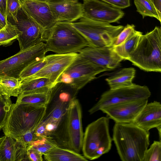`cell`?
Listing matches in <instances>:
<instances>
[{
    "label": "cell",
    "instance_id": "6da1fadb",
    "mask_svg": "<svg viewBox=\"0 0 161 161\" xmlns=\"http://www.w3.org/2000/svg\"><path fill=\"white\" fill-rule=\"evenodd\" d=\"M149 131L133 123H115L112 140L122 161H142L149 145Z\"/></svg>",
    "mask_w": 161,
    "mask_h": 161
},
{
    "label": "cell",
    "instance_id": "7a4b0ae2",
    "mask_svg": "<svg viewBox=\"0 0 161 161\" xmlns=\"http://www.w3.org/2000/svg\"><path fill=\"white\" fill-rule=\"evenodd\" d=\"M47 109V106L12 103L3 128L4 135L15 140L26 132L34 130L43 119Z\"/></svg>",
    "mask_w": 161,
    "mask_h": 161
},
{
    "label": "cell",
    "instance_id": "3957f363",
    "mask_svg": "<svg viewBox=\"0 0 161 161\" xmlns=\"http://www.w3.org/2000/svg\"><path fill=\"white\" fill-rule=\"evenodd\" d=\"M127 60L144 71L161 72V28L155 26L142 35Z\"/></svg>",
    "mask_w": 161,
    "mask_h": 161
},
{
    "label": "cell",
    "instance_id": "277c9868",
    "mask_svg": "<svg viewBox=\"0 0 161 161\" xmlns=\"http://www.w3.org/2000/svg\"><path fill=\"white\" fill-rule=\"evenodd\" d=\"M47 51L57 54L78 53L89 46L71 22H58L48 31L45 41Z\"/></svg>",
    "mask_w": 161,
    "mask_h": 161
},
{
    "label": "cell",
    "instance_id": "5b68a950",
    "mask_svg": "<svg viewBox=\"0 0 161 161\" xmlns=\"http://www.w3.org/2000/svg\"><path fill=\"white\" fill-rule=\"evenodd\" d=\"M112 141L109 131V118H98L86 129L82 147L84 156L90 160L98 158L110 150Z\"/></svg>",
    "mask_w": 161,
    "mask_h": 161
},
{
    "label": "cell",
    "instance_id": "8992f818",
    "mask_svg": "<svg viewBox=\"0 0 161 161\" xmlns=\"http://www.w3.org/2000/svg\"><path fill=\"white\" fill-rule=\"evenodd\" d=\"M71 23L86 40L89 46L92 47L112 46L117 36L124 27L82 17Z\"/></svg>",
    "mask_w": 161,
    "mask_h": 161
},
{
    "label": "cell",
    "instance_id": "52a82bcc",
    "mask_svg": "<svg viewBox=\"0 0 161 161\" xmlns=\"http://www.w3.org/2000/svg\"><path fill=\"white\" fill-rule=\"evenodd\" d=\"M107 71L83 59L78 55L59 76L56 81L63 83L76 91L96 78L98 74Z\"/></svg>",
    "mask_w": 161,
    "mask_h": 161
},
{
    "label": "cell",
    "instance_id": "ba28073f",
    "mask_svg": "<svg viewBox=\"0 0 161 161\" xmlns=\"http://www.w3.org/2000/svg\"><path fill=\"white\" fill-rule=\"evenodd\" d=\"M47 52L46 44H39L5 59L0 60V76H7L19 79L21 72L35 61L44 58Z\"/></svg>",
    "mask_w": 161,
    "mask_h": 161
},
{
    "label": "cell",
    "instance_id": "9c48e42d",
    "mask_svg": "<svg viewBox=\"0 0 161 161\" xmlns=\"http://www.w3.org/2000/svg\"><path fill=\"white\" fill-rule=\"evenodd\" d=\"M151 92L146 86L132 85L115 90L109 89L101 95L98 101L89 110L92 114L103 108L125 102L149 98Z\"/></svg>",
    "mask_w": 161,
    "mask_h": 161
},
{
    "label": "cell",
    "instance_id": "30bf717a",
    "mask_svg": "<svg viewBox=\"0 0 161 161\" xmlns=\"http://www.w3.org/2000/svg\"><path fill=\"white\" fill-rule=\"evenodd\" d=\"M15 23L21 34L17 38L20 51L35 46L46 38V31L22 8L19 10Z\"/></svg>",
    "mask_w": 161,
    "mask_h": 161
},
{
    "label": "cell",
    "instance_id": "8fae6325",
    "mask_svg": "<svg viewBox=\"0 0 161 161\" xmlns=\"http://www.w3.org/2000/svg\"><path fill=\"white\" fill-rule=\"evenodd\" d=\"M66 115L67 145L69 149L79 153L82 149L84 133L82 125L81 107L76 97H73L70 99Z\"/></svg>",
    "mask_w": 161,
    "mask_h": 161
},
{
    "label": "cell",
    "instance_id": "7c38bea8",
    "mask_svg": "<svg viewBox=\"0 0 161 161\" xmlns=\"http://www.w3.org/2000/svg\"><path fill=\"white\" fill-rule=\"evenodd\" d=\"M78 53V55L83 59L107 71L115 69L124 60L114 51L112 46H87Z\"/></svg>",
    "mask_w": 161,
    "mask_h": 161
},
{
    "label": "cell",
    "instance_id": "4fadbf2b",
    "mask_svg": "<svg viewBox=\"0 0 161 161\" xmlns=\"http://www.w3.org/2000/svg\"><path fill=\"white\" fill-rule=\"evenodd\" d=\"M82 17L110 24L123 17L124 12L100 0H83Z\"/></svg>",
    "mask_w": 161,
    "mask_h": 161
},
{
    "label": "cell",
    "instance_id": "5bb4252c",
    "mask_svg": "<svg viewBox=\"0 0 161 161\" xmlns=\"http://www.w3.org/2000/svg\"><path fill=\"white\" fill-rule=\"evenodd\" d=\"M78 55L77 53H74L51 54L45 56L46 64L44 66L33 75L25 78H46L56 85L59 76Z\"/></svg>",
    "mask_w": 161,
    "mask_h": 161
},
{
    "label": "cell",
    "instance_id": "9a60e30c",
    "mask_svg": "<svg viewBox=\"0 0 161 161\" xmlns=\"http://www.w3.org/2000/svg\"><path fill=\"white\" fill-rule=\"evenodd\" d=\"M145 98L107 106L100 110L115 123H132L148 103Z\"/></svg>",
    "mask_w": 161,
    "mask_h": 161
},
{
    "label": "cell",
    "instance_id": "2e32d148",
    "mask_svg": "<svg viewBox=\"0 0 161 161\" xmlns=\"http://www.w3.org/2000/svg\"><path fill=\"white\" fill-rule=\"evenodd\" d=\"M47 3L57 22H73L82 16V4L77 0H49Z\"/></svg>",
    "mask_w": 161,
    "mask_h": 161
},
{
    "label": "cell",
    "instance_id": "e0dca14e",
    "mask_svg": "<svg viewBox=\"0 0 161 161\" xmlns=\"http://www.w3.org/2000/svg\"><path fill=\"white\" fill-rule=\"evenodd\" d=\"M21 1L22 8L46 31L47 35L57 22L47 3L31 0Z\"/></svg>",
    "mask_w": 161,
    "mask_h": 161
},
{
    "label": "cell",
    "instance_id": "ac0fdd59",
    "mask_svg": "<svg viewBox=\"0 0 161 161\" xmlns=\"http://www.w3.org/2000/svg\"><path fill=\"white\" fill-rule=\"evenodd\" d=\"M132 123L147 131L161 125L160 102L147 103Z\"/></svg>",
    "mask_w": 161,
    "mask_h": 161
},
{
    "label": "cell",
    "instance_id": "d6986e66",
    "mask_svg": "<svg viewBox=\"0 0 161 161\" xmlns=\"http://www.w3.org/2000/svg\"><path fill=\"white\" fill-rule=\"evenodd\" d=\"M21 93L25 94H45L52 92L55 85L44 78L20 80Z\"/></svg>",
    "mask_w": 161,
    "mask_h": 161
},
{
    "label": "cell",
    "instance_id": "ffe728a7",
    "mask_svg": "<svg viewBox=\"0 0 161 161\" xmlns=\"http://www.w3.org/2000/svg\"><path fill=\"white\" fill-rule=\"evenodd\" d=\"M136 71L133 67L122 68L106 78L105 80L110 90H115L130 86L133 84L132 80Z\"/></svg>",
    "mask_w": 161,
    "mask_h": 161
},
{
    "label": "cell",
    "instance_id": "44dd1931",
    "mask_svg": "<svg viewBox=\"0 0 161 161\" xmlns=\"http://www.w3.org/2000/svg\"><path fill=\"white\" fill-rule=\"evenodd\" d=\"M69 94L67 93L61 94L59 99L53 104L47 116L45 115L43 121L58 126L66 114L70 100H69Z\"/></svg>",
    "mask_w": 161,
    "mask_h": 161
},
{
    "label": "cell",
    "instance_id": "7402d4cb",
    "mask_svg": "<svg viewBox=\"0 0 161 161\" xmlns=\"http://www.w3.org/2000/svg\"><path fill=\"white\" fill-rule=\"evenodd\" d=\"M45 160L48 161H86L82 156L70 149L63 148L58 146L44 155Z\"/></svg>",
    "mask_w": 161,
    "mask_h": 161
},
{
    "label": "cell",
    "instance_id": "603a6c76",
    "mask_svg": "<svg viewBox=\"0 0 161 161\" xmlns=\"http://www.w3.org/2000/svg\"><path fill=\"white\" fill-rule=\"evenodd\" d=\"M0 92L3 96L17 97L21 93L20 80L11 76H0Z\"/></svg>",
    "mask_w": 161,
    "mask_h": 161
},
{
    "label": "cell",
    "instance_id": "cb8c5ba5",
    "mask_svg": "<svg viewBox=\"0 0 161 161\" xmlns=\"http://www.w3.org/2000/svg\"><path fill=\"white\" fill-rule=\"evenodd\" d=\"M142 35V32L135 30L133 35L123 43L117 46H112L114 50L124 60H127Z\"/></svg>",
    "mask_w": 161,
    "mask_h": 161
},
{
    "label": "cell",
    "instance_id": "d4e9b609",
    "mask_svg": "<svg viewBox=\"0 0 161 161\" xmlns=\"http://www.w3.org/2000/svg\"><path fill=\"white\" fill-rule=\"evenodd\" d=\"M51 92L45 94H20L16 103L41 106H47L52 97Z\"/></svg>",
    "mask_w": 161,
    "mask_h": 161
},
{
    "label": "cell",
    "instance_id": "484cf974",
    "mask_svg": "<svg viewBox=\"0 0 161 161\" xmlns=\"http://www.w3.org/2000/svg\"><path fill=\"white\" fill-rule=\"evenodd\" d=\"M21 33L16 25L7 20L6 25L0 30V46L11 45Z\"/></svg>",
    "mask_w": 161,
    "mask_h": 161
},
{
    "label": "cell",
    "instance_id": "4316f807",
    "mask_svg": "<svg viewBox=\"0 0 161 161\" xmlns=\"http://www.w3.org/2000/svg\"><path fill=\"white\" fill-rule=\"evenodd\" d=\"M27 146L36 149L44 155L58 145L51 136H47L38 138L29 144Z\"/></svg>",
    "mask_w": 161,
    "mask_h": 161
},
{
    "label": "cell",
    "instance_id": "83f0119b",
    "mask_svg": "<svg viewBox=\"0 0 161 161\" xmlns=\"http://www.w3.org/2000/svg\"><path fill=\"white\" fill-rule=\"evenodd\" d=\"M136 11L143 18L147 16L153 17L161 22L160 16L153 3L150 0H134Z\"/></svg>",
    "mask_w": 161,
    "mask_h": 161
},
{
    "label": "cell",
    "instance_id": "f1b7e54d",
    "mask_svg": "<svg viewBox=\"0 0 161 161\" xmlns=\"http://www.w3.org/2000/svg\"><path fill=\"white\" fill-rule=\"evenodd\" d=\"M16 140L6 136L0 146V161H14Z\"/></svg>",
    "mask_w": 161,
    "mask_h": 161
},
{
    "label": "cell",
    "instance_id": "f546056e",
    "mask_svg": "<svg viewBox=\"0 0 161 161\" xmlns=\"http://www.w3.org/2000/svg\"><path fill=\"white\" fill-rule=\"evenodd\" d=\"M161 161V141H154L146 150L142 161Z\"/></svg>",
    "mask_w": 161,
    "mask_h": 161
},
{
    "label": "cell",
    "instance_id": "4dcf8cb0",
    "mask_svg": "<svg viewBox=\"0 0 161 161\" xmlns=\"http://www.w3.org/2000/svg\"><path fill=\"white\" fill-rule=\"evenodd\" d=\"M46 64L45 57L33 62L21 73L19 79H22L31 76L40 70Z\"/></svg>",
    "mask_w": 161,
    "mask_h": 161
},
{
    "label": "cell",
    "instance_id": "1f68e13d",
    "mask_svg": "<svg viewBox=\"0 0 161 161\" xmlns=\"http://www.w3.org/2000/svg\"><path fill=\"white\" fill-rule=\"evenodd\" d=\"M12 104L10 97L3 96L0 99V130L4 126Z\"/></svg>",
    "mask_w": 161,
    "mask_h": 161
},
{
    "label": "cell",
    "instance_id": "d6a6232c",
    "mask_svg": "<svg viewBox=\"0 0 161 161\" xmlns=\"http://www.w3.org/2000/svg\"><path fill=\"white\" fill-rule=\"evenodd\" d=\"M21 7L20 0H7L6 13L7 18L11 17L16 22L18 12Z\"/></svg>",
    "mask_w": 161,
    "mask_h": 161
},
{
    "label": "cell",
    "instance_id": "836d02e7",
    "mask_svg": "<svg viewBox=\"0 0 161 161\" xmlns=\"http://www.w3.org/2000/svg\"><path fill=\"white\" fill-rule=\"evenodd\" d=\"M135 31L134 25H127L117 36L112 46H117L123 43L133 35Z\"/></svg>",
    "mask_w": 161,
    "mask_h": 161
},
{
    "label": "cell",
    "instance_id": "e575fe53",
    "mask_svg": "<svg viewBox=\"0 0 161 161\" xmlns=\"http://www.w3.org/2000/svg\"><path fill=\"white\" fill-rule=\"evenodd\" d=\"M27 145L16 141L14 161H29L27 155Z\"/></svg>",
    "mask_w": 161,
    "mask_h": 161
},
{
    "label": "cell",
    "instance_id": "d590c367",
    "mask_svg": "<svg viewBox=\"0 0 161 161\" xmlns=\"http://www.w3.org/2000/svg\"><path fill=\"white\" fill-rule=\"evenodd\" d=\"M37 139L35 136L34 130L29 131L15 139L25 145L29 144Z\"/></svg>",
    "mask_w": 161,
    "mask_h": 161
},
{
    "label": "cell",
    "instance_id": "8d00e7d4",
    "mask_svg": "<svg viewBox=\"0 0 161 161\" xmlns=\"http://www.w3.org/2000/svg\"><path fill=\"white\" fill-rule=\"evenodd\" d=\"M113 7L120 9L126 8L130 5V0H100Z\"/></svg>",
    "mask_w": 161,
    "mask_h": 161
},
{
    "label": "cell",
    "instance_id": "74e56055",
    "mask_svg": "<svg viewBox=\"0 0 161 161\" xmlns=\"http://www.w3.org/2000/svg\"><path fill=\"white\" fill-rule=\"evenodd\" d=\"M27 155L29 161H42V154L36 149L29 147H27Z\"/></svg>",
    "mask_w": 161,
    "mask_h": 161
},
{
    "label": "cell",
    "instance_id": "f35d334b",
    "mask_svg": "<svg viewBox=\"0 0 161 161\" xmlns=\"http://www.w3.org/2000/svg\"><path fill=\"white\" fill-rule=\"evenodd\" d=\"M36 138L48 136L44 123L42 121L34 130Z\"/></svg>",
    "mask_w": 161,
    "mask_h": 161
},
{
    "label": "cell",
    "instance_id": "ab89813d",
    "mask_svg": "<svg viewBox=\"0 0 161 161\" xmlns=\"http://www.w3.org/2000/svg\"><path fill=\"white\" fill-rule=\"evenodd\" d=\"M157 10L159 15L161 17V0H150Z\"/></svg>",
    "mask_w": 161,
    "mask_h": 161
},
{
    "label": "cell",
    "instance_id": "60d3db41",
    "mask_svg": "<svg viewBox=\"0 0 161 161\" xmlns=\"http://www.w3.org/2000/svg\"><path fill=\"white\" fill-rule=\"evenodd\" d=\"M7 0H0V11L5 16L6 15V5Z\"/></svg>",
    "mask_w": 161,
    "mask_h": 161
},
{
    "label": "cell",
    "instance_id": "b9f144b4",
    "mask_svg": "<svg viewBox=\"0 0 161 161\" xmlns=\"http://www.w3.org/2000/svg\"><path fill=\"white\" fill-rule=\"evenodd\" d=\"M7 19V17L4 16L0 11V30L6 25Z\"/></svg>",
    "mask_w": 161,
    "mask_h": 161
},
{
    "label": "cell",
    "instance_id": "7bdbcfd3",
    "mask_svg": "<svg viewBox=\"0 0 161 161\" xmlns=\"http://www.w3.org/2000/svg\"><path fill=\"white\" fill-rule=\"evenodd\" d=\"M156 128L158 130L159 140L161 141V125L157 127Z\"/></svg>",
    "mask_w": 161,
    "mask_h": 161
},
{
    "label": "cell",
    "instance_id": "ee69618b",
    "mask_svg": "<svg viewBox=\"0 0 161 161\" xmlns=\"http://www.w3.org/2000/svg\"><path fill=\"white\" fill-rule=\"evenodd\" d=\"M6 137V135H5L4 136L0 138V146L1 145L4 139H5Z\"/></svg>",
    "mask_w": 161,
    "mask_h": 161
},
{
    "label": "cell",
    "instance_id": "f6af8a7d",
    "mask_svg": "<svg viewBox=\"0 0 161 161\" xmlns=\"http://www.w3.org/2000/svg\"><path fill=\"white\" fill-rule=\"evenodd\" d=\"M31 0L38 1V2H47L49 0Z\"/></svg>",
    "mask_w": 161,
    "mask_h": 161
},
{
    "label": "cell",
    "instance_id": "bcb514c9",
    "mask_svg": "<svg viewBox=\"0 0 161 161\" xmlns=\"http://www.w3.org/2000/svg\"><path fill=\"white\" fill-rule=\"evenodd\" d=\"M3 95H2V94H1L0 92V99H1L2 97H3Z\"/></svg>",
    "mask_w": 161,
    "mask_h": 161
}]
</instances>
